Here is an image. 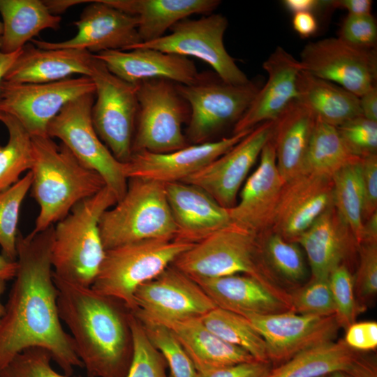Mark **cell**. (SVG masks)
<instances>
[{"label": "cell", "mask_w": 377, "mask_h": 377, "mask_svg": "<svg viewBox=\"0 0 377 377\" xmlns=\"http://www.w3.org/2000/svg\"><path fill=\"white\" fill-rule=\"evenodd\" d=\"M271 370L269 362L253 360L197 371V377H265Z\"/></svg>", "instance_id": "681fc988"}, {"label": "cell", "mask_w": 377, "mask_h": 377, "mask_svg": "<svg viewBox=\"0 0 377 377\" xmlns=\"http://www.w3.org/2000/svg\"><path fill=\"white\" fill-rule=\"evenodd\" d=\"M346 344L355 350H369L377 347V323H354L346 328Z\"/></svg>", "instance_id": "f907efd6"}, {"label": "cell", "mask_w": 377, "mask_h": 377, "mask_svg": "<svg viewBox=\"0 0 377 377\" xmlns=\"http://www.w3.org/2000/svg\"><path fill=\"white\" fill-rule=\"evenodd\" d=\"M360 158L348 149L337 127L316 119L305 160V173L331 178L346 165Z\"/></svg>", "instance_id": "836d02e7"}, {"label": "cell", "mask_w": 377, "mask_h": 377, "mask_svg": "<svg viewBox=\"0 0 377 377\" xmlns=\"http://www.w3.org/2000/svg\"><path fill=\"white\" fill-rule=\"evenodd\" d=\"M172 265L190 276L242 274L272 288L287 291L265 261L260 235L234 223L194 244Z\"/></svg>", "instance_id": "5b68a950"}, {"label": "cell", "mask_w": 377, "mask_h": 377, "mask_svg": "<svg viewBox=\"0 0 377 377\" xmlns=\"http://www.w3.org/2000/svg\"><path fill=\"white\" fill-rule=\"evenodd\" d=\"M316 118L297 99L274 120L276 165L285 183L305 174V160Z\"/></svg>", "instance_id": "83f0119b"}, {"label": "cell", "mask_w": 377, "mask_h": 377, "mask_svg": "<svg viewBox=\"0 0 377 377\" xmlns=\"http://www.w3.org/2000/svg\"><path fill=\"white\" fill-rule=\"evenodd\" d=\"M0 50L6 54L22 50L45 29L57 30L61 20L40 0H0Z\"/></svg>", "instance_id": "1f68e13d"}, {"label": "cell", "mask_w": 377, "mask_h": 377, "mask_svg": "<svg viewBox=\"0 0 377 377\" xmlns=\"http://www.w3.org/2000/svg\"><path fill=\"white\" fill-rule=\"evenodd\" d=\"M200 318L220 339L242 348L256 360L269 362L264 339L244 316L216 307Z\"/></svg>", "instance_id": "d590c367"}, {"label": "cell", "mask_w": 377, "mask_h": 377, "mask_svg": "<svg viewBox=\"0 0 377 377\" xmlns=\"http://www.w3.org/2000/svg\"><path fill=\"white\" fill-rule=\"evenodd\" d=\"M345 43L363 50H375L377 43V26L371 14L348 15L338 36Z\"/></svg>", "instance_id": "7dc6e473"}, {"label": "cell", "mask_w": 377, "mask_h": 377, "mask_svg": "<svg viewBox=\"0 0 377 377\" xmlns=\"http://www.w3.org/2000/svg\"><path fill=\"white\" fill-rule=\"evenodd\" d=\"M117 201L106 186L76 204L54 226L51 260L53 276L68 283L91 287L103 260L99 223Z\"/></svg>", "instance_id": "277c9868"}, {"label": "cell", "mask_w": 377, "mask_h": 377, "mask_svg": "<svg viewBox=\"0 0 377 377\" xmlns=\"http://www.w3.org/2000/svg\"><path fill=\"white\" fill-rule=\"evenodd\" d=\"M52 357L46 350L32 347L16 355L0 369V377H80L61 374L51 364Z\"/></svg>", "instance_id": "ee69618b"}, {"label": "cell", "mask_w": 377, "mask_h": 377, "mask_svg": "<svg viewBox=\"0 0 377 377\" xmlns=\"http://www.w3.org/2000/svg\"><path fill=\"white\" fill-rule=\"evenodd\" d=\"M337 129L355 156L362 158L376 154L377 122L360 116L338 126Z\"/></svg>", "instance_id": "f6af8a7d"}, {"label": "cell", "mask_w": 377, "mask_h": 377, "mask_svg": "<svg viewBox=\"0 0 377 377\" xmlns=\"http://www.w3.org/2000/svg\"><path fill=\"white\" fill-rule=\"evenodd\" d=\"M297 100L316 119L338 127L362 116L359 97L344 88L301 71Z\"/></svg>", "instance_id": "4dcf8cb0"}, {"label": "cell", "mask_w": 377, "mask_h": 377, "mask_svg": "<svg viewBox=\"0 0 377 377\" xmlns=\"http://www.w3.org/2000/svg\"><path fill=\"white\" fill-rule=\"evenodd\" d=\"M108 70L131 84L149 79H165L190 85L200 77L194 62L188 57L154 49L135 47L131 50H108L93 54Z\"/></svg>", "instance_id": "d4e9b609"}, {"label": "cell", "mask_w": 377, "mask_h": 377, "mask_svg": "<svg viewBox=\"0 0 377 377\" xmlns=\"http://www.w3.org/2000/svg\"><path fill=\"white\" fill-rule=\"evenodd\" d=\"M54 226L17 238V270L0 321V369L32 347L48 351L64 374L83 368L57 306L51 260Z\"/></svg>", "instance_id": "6da1fadb"}, {"label": "cell", "mask_w": 377, "mask_h": 377, "mask_svg": "<svg viewBox=\"0 0 377 377\" xmlns=\"http://www.w3.org/2000/svg\"><path fill=\"white\" fill-rule=\"evenodd\" d=\"M89 77L94 87L91 120L100 139L120 162L132 156V143L138 109L135 84L112 73L93 55Z\"/></svg>", "instance_id": "8fae6325"}, {"label": "cell", "mask_w": 377, "mask_h": 377, "mask_svg": "<svg viewBox=\"0 0 377 377\" xmlns=\"http://www.w3.org/2000/svg\"><path fill=\"white\" fill-rule=\"evenodd\" d=\"M94 91V84L89 76L40 84L3 80L0 112L15 118L31 137L48 136L49 124L66 103Z\"/></svg>", "instance_id": "4fadbf2b"}, {"label": "cell", "mask_w": 377, "mask_h": 377, "mask_svg": "<svg viewBox=\"0 0 377 377\" xmlns=\"http://www.w3.org/2000/svg\"><path fill=\"white\" fill-rule=\"evenodd\" d=\"M135 84L138 109L132 154L141 151L163 154L188 146L182 125L188 120L190 108L177 83L149 79Z\"/></svg>", "instance_id": "ba28073f"}, {"label": "cell", "mask_w": 377, "mask_h": 377, "mask_svg": "<svg viewBox=\"0 0 377 377\" xmlns=\"http://www.w3.org/2000/svg\"><path fill=\"white\" fill-rule=\"evenodd\" d=\"M193 245L175 239H151L105 250L91 288L121 302L133 311L137 288L158 276Z\"/></svg>", "instance_id": "52a82bcc"}, {"label": "cell", "mask_w": 377, "mask_h": 377, "mask_svg": "<svg viewBox=\"0 0 377 377\" xmlns=\"http://www.w3.org/2000/svg\"><path fill=\"white\" fill-rule=\"evenodd\" d=\"M274 127V121L258 125L230 150L182 182L201 188L222 207L232 208L250 170L272 137Z\"/></svg>", "instance_id": "2e32d148"}, {"label": "cell", "mask_w": 377, "mask_h": 377, "mask_svg": "<svg viewBox=\"0 0 377 377\" xmlns=\"http://www.w3.org/2000/svg\"><path fill=\"white\" fill-rule=\"evenodd\" d=\"M6 288V281L3 280H0V321L4 313L5 307L1 302V297Z\"/></svg>", "instance_id": "6125c7cd"}, {"label": "cell", "mask_w": 377, "mask_h": 377, "mask_svg": "<svg viewBox=\"0 0 377 377\" xmlns=\"http://www.w3.org/2000/svg\"><path fill=\"white\" fill-rule=\"evenodd\" d=\"M251 130L168 153L134 152L125 163L126 176L165 184L182 182L227 152Z\"/></svg>", "instance_id": "d6986e66"}, {"label": "cell", "mask_w": 377, "mask_h": 377, "mask_svg": "<svg viewBox=\"0 0 377 377\" xmlns=\"http://www.w3.org/2000/svg\"><path fill=\"white\" fill-rule=\"evenodd\" d=\"M177 88L190 108L185 137L187 142L195 145L210 142L212 136L226 126H234L260 87L254 81L232 84L216 73H202L195 84L177 83Z\"/></svg>", "instance_id": "9c48e42d"}, {"label": "cell", "mask_w": 377, "mask_h": 377, "mask_svg": "<svg viewBox=\"0 0 377 377\" xmlns=\"http://www.w3.org/2000/svg\"><path fill=\"white\" fill-rule=\"evenodd\" d=\"M139 320L150 341L168 364L171 377H197L194 364L170 328L161 323Z\"/></svg>", "instance_id": "60d3db41"}, {"label": "cell", "mask_w": 377, "mask_h": 377, "mask_svg": "<svg viewBox=\"0 0 377 377\" xmlns=\"http://www.w3.org/2000/svg\"><path fill=\"white\" fill-rule=\"evenodd\" d=\"M77 34L61 42L33 39L43 49L84 50L92 54L108 50H129L141 43L135 16L124 13L104 0L91 1L74 22Z\"/></svg>", "instance_id": "ac0fdd59"}, {"label": "cell", "mask_w": 377, "mask_h": 377, "mask_svg": "<svg viewBox=\"0 0 377 377\" xmlns=\"http://www.w3.org/2000/svg\"><path fill=\"white\" fill-rule=\"evenodd\" d=\"M361 158L346 165L331 177L334 207L350 229L358 245L361 242L364 224Z\"/></svg>", "instance_id": "e575fe53"}, {"label": "cell", "mask_w": 377, "mask_h": 377, "mask_svg": "<svg viewBox=\"0 0 377 377\" xmlns=\"http://www.w3.org/2000/svg\"><path fill=\"white\" fill-rule=\"evenodd\" d=\"M368 242H377V212L364 221L360 244Z\"/></svg>", "instance_id": "680465c9"}, {"label": "cell", "mask_w": 377, "mask_h": 377, "mask_svg": "<svg viewBox=\"0 0 377 377\" xmlns=\"http://www.w3.org/2000/svg\"><path fill=\"white\" fill-rule=\"evenodd\" d=\"M294 30L302 37L307 38L318 30V24L314 13L301 12L295 13L292 20Z\"/></svg>", "instance_id": "816d5d0a"}, {"label": "cell", "mask_w": 377, "mask_h": 377, "mask_svg": "<svg viewBox=\"0 0 377 377\" xmlns=\"http://www.w3.org/2000/svg\"><path fill=\"white\" fill-rule=\"evenodd\" d=\"M20 50L10 54H6L0 50V85L6 73L16 59Z\"/></svg>", "instance_id": "94428289"}, {"label": "cell", "mask_w": 377, "mask_h": 377, "mask_svg": "<svg viewBox=\"0 0 377 377\" xmlns=\"http://www.w3.org/2000/svg\"><path fill=\"white\" fill-rule=\"evenodd\" d=\"M53 279L60 319L70 331L87 377H126L132 358L131 311L91 287Z\"/></svg>", "instance_id": "7a4b0ae2"}, {"label": "cell", "mask_w": 377, "mask_h": 377, "mask_svg": "<svg viewBox=\"0 0 377 377\" xmlns=\"http://www.w3.org/2000/svg\"><path fill=\"white\" fill-rule=\"evenodd\" d=\"M259 235L263 258L270 270L283 287L286 283L296 288L307 272L301 246L270 230Z\"/></svg>", "instance_id": "74e56055"}, {"label": "cell", "mask_w": 377, "mask_h": 377, "mask_svg": "<svg viewBox=\"0 0 377 377\" xmlns=\"http://www.w3.org/2000/svg\"><path fill=\"white\" fill-rule=\"evenodd\" d=\"M94 96L86 94L66 103L49 124L47 135L59 139L82 164L98 173L119 200L127 188L125 163L113 156L94 127Z\"/></svg>", "instance_id": "30bf717a"}, {"label": "cell", "mask_w": 377, "mask_h": 377, "mask_svg": "<svg viewBox=\"0 0 377 377\" xmlns=\"http://www.w3.org/2000/svg\"><path fill=\"white\" fill-rule=\"evenodd\" d=\"M329 282L336 309V319L340 327L346 329L355 323L362 308L355 295L354 276L346 265L342 264L331 272Z\"/></svg>", "instance_id": "7bdbcfd3"}, {"label": "cell", "mask_w": 377, "mask_h": 377, "mask_svg": "<svg viewBox=\"0 0 377 377\" xmlns=\"http://www.w3.org/2000/svg\"><path fill=\"white\" fill-rule=\"evenodd\" d=\"M268 78L249 107L233 128V133L250 131L258 125L276 120L298 98L297 79L302 71L300 61L277 47L263 62Z\"/></svg>", "instance_id": "7402d4cb"}, {"label": "cell", "mask_w": 377, "mask_h": 377, "mask_svg": "<svg viewBox=\"0 0 377 377\" xmlns=\"http://www.w3.org/2000/svg\"><path fill=\"white\" fill-rule=\"evenodd\" d=\"M284 184L272 137L261 151L258 167L244 183L239 200L228 209L232 223L257 234L269 230Z\"/></svg>", "instance_id": "44dd1931"}, {"label": "cell", "mask_w": 377, "mask_h": 377, "mask_svg": "<svg viewBox=\"0 0 377 377\" xmlns=\"http://www.w3.org/2000/svg\"><path fill=\"white\" fill-rule=\"evenodd\" d=\"M93 54L84 50L43 49L27 43L6 73L12 83H50L73 75L89 76Z\"/></svg>", "instance_id": "4316f807"}, {"label": "cell", "mask_w": 377, "mask_h": 377, "mask_svg": "<svg viewBox=\"0 0 377 377\" xmlns=\"http://www.w3.org/2000/svg\"><path fill=\"white\" fill-rule=\"evenodd\" d=\"M190 277L217 307L241 316L248 313L268 315L292 311L289 292L272 288L249 275Z\"/></svg>", "instance_id": "603a6c76"}, {"label": "cell", "mask_w": 377, "mask_h": 377, "mask_svg": "<svg viewBox=\"0 0 377 377\" xmlns=\"http://www.w3.org/2000/svg\"><path fill=\"white\" fill-rule=\"evenodd\" d=\"M228 21L221 14H209L197 20L184 19L175 24L171 33L139 47L184 57H193L209 65L225 82L242 84L249 81L226 50L223 37Z\"/></svg>", "instance_id": "7c38bea8"}, {"label": "cell", "mask_w": 377, "mask_h": 377, "mask_svg": "<svg viewBox=\"0 0 377 377\" xmlns=\"http://www.w3.org/2000/svg\"><path fill=\"white\" fill-rule=\"evenodd\" d=\"M360 355L343 339L330 341L305 349L265 377H321L335 371L347 372Z\"/></svg>", "instance_id": "d6a6232c"}, {"label": "cell", "mask_w": 377, "mask_h": 377, "mask_svg": "<svg viewBox=\"0 0 377 377\" xmlns=\"http://www.w3.org/2000/svg\"><path fill=\"white\" fill-rule=\"evenodd\" d=\"M48 10L54 15L60 16L68 8L84 3H89L88 0H44L43 1Z\"/></svg>", "instance_id": "6f0895ef"}, {"label": "cell", "mask_w": 377, "mask_h": 377, "mask_svg": "<svg viewBox=\"0 0 377 377\" xmlns=\"http://www.w3.org/2000/svg\"><path fill=\"white\" fill-rule=\"evenodd\" d=\"M292 311L316 316H335L336 309L329 277L311 279L306 285L290 293Z\"/></svg>", "instance_id": "b9f144b4"}, {"label": "cell", "mask_w": 377, "mask_h": 377, "mask_svg": "<svg viewBox=\"0 0 377 377\" xmlns=\"http://www.w3.org/2000/svg\"><path fill=\"white\" fill-rule=\"evenodd\" d=\"M155 323L172 330L196 370L256 360L245 350L223 341L209 331L200 318Z\"/></svg>", "instance_id": "f546056e"}, {"label": "cell", "mask_w": 377, "mask_h": 377, "mask_svg": "<svg viewBox=\"0 0 377 377\" xmlns=\"http://www.w3.org/2000/svg\"><path fill=\"white\" fill-rule=\"evenodd\" d=\"M128 325L132 358L126 377H168L165 361L147 337L142 323L131 311Z\"/></svg>", "instance_id": "ab89813d"}, {"label": "cell", "mask_w": 377, "mask_h": 377, "mask_svg": "<svg viewBox=\"0 0 377 377\" xmlns=\"http://www.w3.org/2000/svg\"><path fill=\"white\" fill-rule=\"evenodd\" d=\"M165 187L176 228L175 240L194 244L232 223L228 209L201 188L182 182Z\"/></svg>", "instance_id": "cb8c5ba5"}, {"label": "cell", "mask_w": 377, "mask_h": 377, "mask_svg": "<svg viewBox=\"0 0 377 377\" xmlns=\"http://www.w3.org/2000/svg\"><path fill=\"white\" fill-rule=\"evenodd\" d=\"M328 8L344 9L348 15H363L371 14L372 1L371 0H334L328 1Z\"/></svg>", "instance_id": "f5cc1de1"}, {"label": "cell", "mask_w": 377, "mask_h": 377, "mask_svg": "<svg viewBox=\"0 0 377 377\" xmlns=\"http://www.w3.org/2000/svg\"><path fill=\"white\" fill-rule=\"evenodd\" d=\"M99 228L105 250L145 239H174L165 184L128 179L124 195L103 214Z\"/></svg>", "instance_id": "8992f818"}, {"label": "cell", "mask_w": 377, "mask_h": 377, "mask_svg": "<svg viewBox=\"0 0 377 377\" xmlns=\"http://www.w3.org/2000/svg\"><path fill=\"white\" fill-rule=\"evenodd\" d=\"M328 1L318 0H285L283 3L293 13L309 12L313 13L322 8H328Z\"/></svg>", "instance_id": "11a10c76"}, {"label": "cell", "mask_w": 377, "mask_h": 377, "mask_svg": "<svg viewBox=\"0 0 377 377\" xmlns=\"http://www.w3.org/2000/svg\"><path fill=\"white\" fill-rule=\"evenodd\" d=\"M2 30H3L2 23H1V21L0 20V36L2 34Z\"/></svg>", "instance_id": "e7e4bbea"}, {"label": "cell", "mask_w": 377, "mask_h": 377, "mask_svg": "<svg viewBox=\"0 0 377 377\" xmlns=\"http://www.w3.org/2000/svg\"><path fill=\"white\" fill-rule=\"evenodd\" d=\"M138 19L141 43L162 37L167 29L193 14H211L219 0H104Z\"/></svg>", "instance_id": "f1b7e54d"}, {"label": "cell", "mask_w": 377, "mask_h": 377, "mask_svg": "<svg viewBox=\"0 0 377 377\" xmlns=\"http://www.w3.org/2000/svg\"><path fill=\"white\" fill-rule=\"evenodd\" d=\"M346 373L350 377H377L376 367L374 364L361 356Z\"/></svg>", "instance_id": "9f6ffc18"}, {"label": "cell", "mask_w": 377, "mask_h": 377, "mask_svg": "<svg viewBox=\"0 0 377 377\" xmlns=\"http://www.w3.org/2000/svg\"><path fill=\"white\" fill-rule=\"evenodd\" d=\"M321 377H326V376H321Z\"/></svg>", "instance_id": "03108f58"}, {"label": "cell", "mask_w": 377, "mask_h": 377, "mask_svg": "<svg viewBox=\"0 0 377 377\" xmlns=\"http://www.w3.org/2000/svg\"><path fill=\"white\" fill-rule=\"evenodd\" d=\"M357 249L360 260L354 286L356 297L363 302L377 292V242H362Z\"/></svg>", "instance_id": "bcb514c9"}, {"label": "cell", "mask_w": 377, "mask_h": 377, "mask_svg": "<svg viewBox=\"0 0 377 377\" xmlns=\"http://www.w3.org/2000/svg\"><path fill=\"white\" fill-rule=\"evenodd\" d=\"M360 178L364 195V221L377 212V154L360 160Z\"/></svg>", "instance_id": "c3c4849f"}, {"label": "cell", "mask_w": 377, "mask_h": 377, "mask_svg": "<svg viewBox=\"0 0 377 377\" xmlns=\"http://www.w3.org/2000/svg\"><path fill=\"white\" fill-rule=\"evenodd\" d=\"M17 270V262L12 261L0 254V280L5 281L14 279Z\"/></svg>", "instance_id": "91938a15"}, {"label": "cell", "mask_w": 377, "mask_h": 377, "mask_svg": "<svg viewBox=\"0 0 377 377\" xmlns=\"http://www.w3.org/2000/svg\"><path fill=\"white\" fill-rule=\"evenodd\" d=\"M326 377H350L344 371H335L326 376Z\"/></svg>", "instance_id": "be15d7a7"}, {"label": "cell", "mask_w": 377, "mask_h": 377, "mask_svg": "<svg viewBox=\"0 0 377 377\" xmlns=\"http://www.w3.org/2000/svg\"><path fill=\"white\" fill-rule=\"evenodd\" d=\"M304 251L311 279L329 277L331 272L345 264L358 244L348 225L332 206L323 213L296 240Z\"/></svg>", "instance_id": "484cf974"}, {"label": "cell", "mask_w": 377, "mask_h": 377, "mask_svg": "<svg viewBox=\"0 0 377 377\" xmlns=\"http://www.w3.org/2000/svg\"><path fill=\"white\" fill-rule=\"evenodd\" d=\"M31 138V195L39 206L31 232L37 233L53 226L76 204L101 191L105 183L62 143L57 144L49 136Z\"/></svg>", "instance_id": "3957f363"}, {"label": "cell", "mask_w": 377, "mask_h": 377, "mask_svg": "<svg viewBox=\"0 0 377 377\" xmlns=\"http://www.w3.org/2000/svg\"><path fill=\"white\" fill-rule=\"evenodd\" d=\"M0 122L6 128L8 140L0 145V191H3L20 178L25 171H30L34 151L32 138L13 116L0 112Z\"/></svg>", "instance_id": "8d00e7d4"}, {"label": "cell", "mask_w": 377, "mask_h": 377, "mask_svg": "<svg viewBox=\"0 0 377 377\" xmlns=\"http://www.w3.org/2000/svg\"><path fill=\"white\" fill-rule=\"evenodd\" d=\"M333 205L332 179L303 174L285 183L269 230L295 242Z\"/></svg>", "instance_id": "ffe728a7"}, {"label": "cell", "mask_w": 377, "mask_h": 377, "mask_svg": "<svg viewBox=\"0 0 377 377\" xmlns=\"http://www.w3.org/2000/svg\"><path fill=\"white\" fill-rule=\"evenodd\" d=\"M362 116L377 122V87L369 89L359 96Z\"/></svg>", "instance_id": "db71d44e"}, {"label": "cell", "mask_w": 377, "mask_h": 377, "mask_svg": "<svg viewBox=\"0 0 377 377\" xmlns=\"http://www.w3.org/2000/svg\"><path fill=\"white\" fill-rule=\"evenodd\" d=\"M242 316L264 339L269 361L285 362L305 349L333 341L340 328L335 316H316L288 311Z\"/></svg>", "instance_id": "e0dca14e"}, {"label": "cell", "mask_w": 377, "mask_h": 377, "mask_svg": "<svg viewBox=\"0 0 377 377\" xmlns=\"http://www.w3.org/2000/svg\"><path fill=\"white\" fill-rule=\"evenodd\" d=\"M134 299L133 315L154 322L200 318L217 307L195 281L172 265L140 285Z\"/></svg>", "instance_id": "5bb4252c"}, {"label": "cell", "mask_w": 377, "mask_h": 377, "mask_svg": "<svg viewBox=\"0 0 377 377\" xmlns=\"http://www.w3.org/2000/svg\"><path fill=\"white\" fill-rule=\"evenodd\" d=\"M31 184L32 175L28 171L16 183L0 191V246L2 255L12 261L17 260L20 208Z\"/></svg>", "instance_id": "f35d334b"}, {"label": "cell", "mask_w": 377, "mask_h": 377, "mask_svg": "<svg viewBox=\"0 0 377 377\" xmlns=\"http://www.w3.org/2000/svg\"><path fill=\"white\" fill-rule=\"evenodd\" d=\"M299 61L302 71L358 97L376 86V50L357 48L338 37L309 43L302 49Z\"/></svg>", "instance_id": "9a60e30c"}]
</instances>
